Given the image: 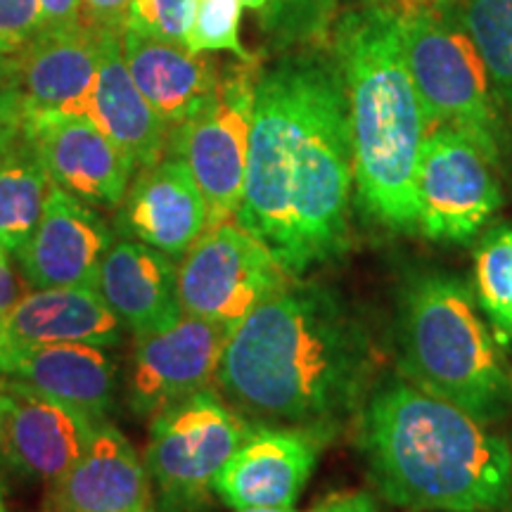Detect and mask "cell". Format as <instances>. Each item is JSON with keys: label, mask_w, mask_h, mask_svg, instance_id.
<instances>
[{"label": "cell", "mask_w": 512, "mask_h": 512, "mask_svg": "<svg viewBox=\"0 0 512 512\" xmlns=\"http://www.w3.org/2000/svg\"><path fill=\"white\" fill-rule=\"evenodd\" d=\"M242 3V8H249V10H254V12H264L266 10V5H268V0H240Z\"/></svg>", "instance_id": "obj_36"}, {"label": "cell", "mask_w": 512, "mask_h": 512, "mask_svg": "<svg viewBox=\"0 0 512 512\" xmlns=\"http://www.w3.org/2000/svg\"><path fill=\"white\" fill-rule=\"evenodd\" d=\"M0 375L27 382L93 422L107 420L117 392V361L107 347L88 342L27 351L8 363Z\"/></svg>", "instance_id": "obj_23"}, {"label": "cell", "mask_w": 512, "mask_h": 512, "mask_svg": "<svg viewBox=\"0 0 512 512\" xmlns=\"http://www.w3.org/2000/svg\"><path fill=\"white\" fill-rule=\"evenodd\" d=\"M50 178L91 207L119 209L136 169L91 117H46L24 124Z\"/></svg>", "instance_id": "obj_15"}, {"label": "cell", "mask_w": 512, "mask_h": 512, "mask_svg": "<svg viewBox=\"0 0 512 512\" xmlns=\"http://www.w3.org/2000/svg\"><path fill=\"white\" fill-rule=\"evenodd\" d=\"M22 297V283L12 266V254L0 245V316Z\"/></svg>", "instance_id": "obj_34"}, {"label": "cell", "mask_w": 512, "mask_h": 512, "mask_svg": "<svg viewBox=\"0 0 512 512\" xmlns=\"http://www.w3.org/2000/svg\"><path fill=\"white\" fill-rule=\"evenodd\" d=\"M230 325L183 313L169 328L136 337L128 370V403L155 418L174 403L214 387Z\"/></svg>", "instance_id": "obj_11"}, {"label": "cell", "mask_w": 512, "mask_h": 512, "mask_svg": "<svg viewBox=\"0 0 512 512\" xmlns=\"http://www.w3.org/2000/svg\"><path fill=\"white\" fill-rule=\"evenodd\" d=\"M496 164L456 128H430L422 140L415 195L418 233L432 242L467 245L503 207Z\"/></svg>", "instance_id": "obj_9"}, {"label": "cell", "mask_w": 512, "mask_h": 512, "mask_svg": "<svg viewBox=\"0 0 512 512\" xmlns=\"http://www.w3.org/2000/svg\"><path fill=\"white\" fill-rule=\"evenodd\" d=\"M91 119L124 152L136 174L169 155L171 128L152 110L128 72L121 50V29H105L102 36Z\"/></svg>", "instance_id": "obj_22"}, {"label": "cell", "mask_w": 512, "mask_h": 512, "mask_svg": "<svg viewBox=\"0 0 512 512\" xmlns=\"http://www.w3.org/2000/svg\"><path fill=\"white\" fill-rule=\"evenodd\" d=\"M114 233L107 221L72 192L50 185L43 216L31 238L12 254L31 290L93 287Z\"/></svg>", "instance_id": "obj_13"}, {"label": "cell", "mask_w": 512, "mask_h": 512, "mask_svg": "<svg viewBox=\"0 0 512 512\" xmlns=\"http://www.w3.org/2000/svg\"><path fill=\"white\" fill-rule=\"evenodd\" d=\"M323 439L294 427L254 425L223 465L214 491L235 510L292 508L316 467Z\"/></svg>", "instance_id": "obj_16"}, {"label": "cell", "mask_w": 512, "mask_h": 512, "mask_svg": "<svg viewBox=\"0 0 512 512\" xmlns=\"http://www.w3.org/2000/svg\"><path fill=\"white\" fill-rule=\"evenodd\" d=\"M95 292L133 339L174 325L183 316L178 261L133 238H119L102 259Z\"/></svg>", "instance_id": "obj_20"}, {"label": "cell", "mask_w": 512, "mask_h": 512, "mask_svg": "<svg viewBox=\"0 0 512 512\" xmlns=\"http://www.w3.org/2000/svg\"><path fill=\"white\" fill-rule=\"evenodd\" d=\"M24 107L12 72V57L0 55V157L22 138Z\"/></svg>", "instance_id": "obj_31"}, {"label": "cell", "mask_w": 512, "mask_h": 512, "mask_svg": "<svg viewBox=\"0 0 512 512\" xmlns=\"http://www.w3.org/2000/svg\"><path fill=\"white\" fill-rule=\"evenodd\" d=\"M46 29L38 0H0V55L22 50Z\"/></svg>", "instance_id": "obj_30"}, {"label": "cell", "mask_w": 512, "mask_h": 512, "mask_svg": "<svg viewBox=\"0 0 512 512\" xmlns=\"http://www.w3.org/2000/svg\"><path fill=\"white\" fill-rule=\"evenodd\" d=\"M394 339L399 370L413 387L486 425L512 411L508 349L484 323L463 278L439 268L408 273L396 299Z\"/></svg>", "instance_id": "obj_5"}, {"label": "cell", "mask_w": 512, "mask_h": 512, "mask_svg": "<svg viewBox=\"0 0 512 512\" xmlns=\"http://www.w3.org/2000/svg\"><path fill=\"white\" fill-rule=\"evenodd\" d=\"M361 448L380 494L411 512H503L512 448L463 408L384 380L363 411Z\"/></svg>", "instance_id": "obj_3"}, {"label": "cell", "mask_w": 512, "mask_h": 512, "mask_svg": "<svg viewBox=\"0 0 512 512\" xmlns=\"http://www.w3.org/2000/svg\"><path fill=\"white\" fill-rule=\"evenodd\" d=\"M290 278L271 249L235 219L204 230L178 261L183 313L230 328Z\"/></svg>", "instance_id": "obj_10"}, {"label": "cell", "mask_w": 512, "mask_h": 512, "mask_svg": "<svg viewBox=\"0 0 512 512\" xmlns=\"http://www.w3.org/2000/svg\"><path fill=\"white\" fill-rule=\"evenodd\" d=\"M53 178L24 136L0 157V245L15 254L31 238L46 207Z\"/></svg>", "instance_id": "obj_24"}, {"label": "cell", "mask_w": 512, "mask_h": 512, "mask_svg": "<svg viewBox=\"0 0 512 512\" xmlns=\"http://www.w3.org/2000/svg\"><path fill=\"white\" fill-rule=\"evenodd\" d=\"M0 512H8V508H5V496H3V486H0Z\"/></svg>", "instance_id": "obj_39"}, {"label": "cell", "mask_w": 512, "mask_h": 512, "mask_svg": "<svg viewBox=\"0 0 512 512\" xmlns=\"http://www.w3.org/2000/svg\"><path fill=\"white\" fill-rule=\"evenodd\" d=\"M98 422L50 399L27 382L5 377L0 458L22 475L53 484L81 458Z\"/></svg>", "instance_id": "obj_14"}, {"label": "cell", "mask_w": 512, "mask_h": 512, "mask_svg": "<svg viewBox=\"0 0 512 512\" xmlns=\"http://www.w3.org/2000/svg\"><path fill=\"white\" fill-rule=\"evenodd\" d=\"M373 373V344L347 302L290 278L233 325L214 387L249 422L328 441L351 418Z\"/></svg>", "instance_id": "obj_2"}, {"label": "cell", "mask_w": 512, "mask_h": 512, "mask_svg": "<svg viewBox=\"0 0 512 512\" xmlns=\"http://www.w3.org/2000/svg\"><path fill=\"white\" fill-rule=\"evenodd\" d=\"M427 3H432V5H441V3H446V0H427Z\"/></svg>", "instance_id": "obj_41"}, {"label": "cell", "mask_w": 512, "mask_h": 512, "mask_svg": "<svg viewBox=\"0 0 512 512\" xmlns=\"http://www.w3.org/2000/svg\"><path fill=\"white\" fill-rule=\"evenodd\" d=\"M311 512H377L375 498L366 491H354V494H339L320 503Z\"/></svg>", "instance_id": "obj_35"}, {"label": "cell", "mask_w": 512, "mask_h": 512, "mask_svg": "<svg viewBox=\"0 0 512 512\" xmlns=\"http://www.w3.org/2000/svg\"><path fill=\"white\" fill-rule=\"evenodd\" d=\"M133 0H81V19L98 29H124Z\"/></svg>", "instance_id": "obj_32"}, {"label": "cell", "mask_w": 512, "mask_h": 512, "mask_svg": "<svg viewBox=\"0 0 512 512\" xmlns=\"http://www.w3.org/2000/svg\"><path fill=\"white\" fill-rule=\"evenodd\" d=\"M403 55L418 88L427 131L456 128L496 166L508 133L484 60L451 10L411 0L399 10Z\"/></svg>", "instance_id": "obj_6"}, {"label": "cell", "mask_w": 512, "mask_h": 512, "mask_svg": "<svg viewBox=\"0 0 512 512\" xmlns=\"http://www.w3.org/2000/svg\"><path fill=\"white\" fill-rule=\"evenodd\" d=\"M337 15V0H268L261 27L275 48L311 46L328 34Z\"/></svg>", "instance_id": "obj_27"}, {"label": "cell", "mask_w": 512, "mask_h": 512, "mask_svg": "<svg viewBox=\"0 0 512 512\" xmlns=\"http://www.w3.org/2000/svg\"><path fill=\"white\" fill-rule=\"evenodd\" d=\"M121 323L93 287H46L22 294L0 316V373L27 351L67 342L114 347Z\"/></svg>", "instance_id": "obj_18"}, {"label": "cell", "mask_w": 512, "mask_h": 512, "mask_svg": "<svg viewBox=\"0 0 512 512\" xmlns=\"http://www.w3.org/2000/svg\"><path fill=\"white\" fill-rule=\"evenodd\" d=\"M254 425L214 387L174 403L152 418L143 463L166 510L192 512L214 491V479Z\"/></svg>", "instance_id": "obj_7"}, {"label": "cell", "mask_w": 512, "mask_h": 512, "mask_svg": "<svg viewBox=\"0 0 512 512\" xmlns=\"http://www.w3.org/2000/svg\"><path fill=\"white\" fill-rule=\"evenodd\" d=\"M354 145L335 53L287 50L259 69L245 192L235 221L292 278L342 259L351 238Z\"/></svg>", "instance_id": "obj_1"}, {"label": "cell", "mask_w": 512, "mask_h": 512, "mask_svg": "<svg viewBox=\"0 0 512 512\" xmlns=\"http://www.w3.org/2000/svg\"><path fill=\"white\" fill-rule=\"evenodd\" d=\"M131 512H155V508H152V505H147V508H140V510H131Z\"/></svg>", "instance_id": "obj_40"}, {"label": "cell", "mask_w": 512, "mask_h": 512, "mask_svg": "<svg viewBox=\"0 0 512 512\" xmlns=\"http://www.w3.org/2000/svg\"><path fill=\"white\" fill-rule=\"evenodd\" d=\"M121 50L138 91L171 131L202 112L221 86L223 76L209 53L128 27L121 29Z\"/></svg>", "instance_id": "obj_21"}, {"label": "cell", "mask_w": 512, "mask_h": 512, "mask_svg": "<svg viewBox=\"0 0 512 512\" xmlns=\"http://www.w3.org/2000/svg\"><path fill=\"white\" fill-rule=\"evenodd\" d=\"M240 19V0H197L185 46L192 53H233L240 62H252V53L240 41Z\"/></svg>", "instance_id": "obj_28"}, {"label": "cell", "mask_w": 512, "mask_h": 512, "mask_svg": "<svg viewBox=\"0 0 512 512\" xmlns=\"http://www.w3.org/2000/svg\"><path fill=\"white\" fill-rule=\"evenodd\" d=\"M238 512H294L292 508H245Z\"/></svg>", "instance_id": "obj_37"}, {"label": "cell", "mask_w": 512, "mask_h": 512, "mask_svg": "<svg viewBox=\"0 0 512 512\" xmlns=\"http://www.w3.org/2000/svg\"><path fill=\"white\" fill-rule=\"evenodd\" d=\"M105 29L81 22L43 29L17 53L12 72L24 107V124L46 117H91Z\"/></svg>", "instance_id": "obj_12"}, {"label": "cell", "mask_w": 512, "mask_h": 512, "mask_svg": "<svg viewBox=\"0 0 512 512\" xmlns=\"http://www.w3.org/2000/svg\"><path fill=\"white\" fill-rule=\"evenodd\" d=\"M335 55L347 86L358 207L389 233L418 235L415 171L427 117L403 55L399 10L368 3L344 15Z\"/></svg>", "instance_id": "obj_4"}, {"label": "cell", "mask_w": 512, "mask_h": 512, "mask_svg": "<svg viewBox=\"0 0 512 512\" xmlns=\"http://www.w3.org/2000/svg\"><path fill=\"white\" fill-rule=\"evenodd\" d=\"M152 505L147 467L124 432L102 420L81 458L48 484L43 512H131Z\"/></svg>", "instance_id": "obj_19"}, {"label": "cell", "mask_w": 512, "mask_h": 512, "mask_svg": "<svg viewBox=\"0 0 512 512\" xmlns=\"http://www.w3.org/2000/svg\"><path fill=\"white\" fill-rule=\"evenodd\" d=\"M475 297L501 347H512V226L491 228L475 249Z\"/></svg>", "instance_id": "obj_26"}, {"label": "cell", "mask_w": 512, "mask_h": 512, "mask_svg": "<svg viewBox=\"0 0 512 512\" xmlns=\"http://www.w3.org/2000/svg\"><path fill=\"white\" fill-rule=\"evenodd\" d=\"M195 3L197 0H133L124 27L185 46Z\"/></svg>", "instance_id": "obj_29"}, {"label": "cell", "mask_w": 512, "mask_h": 512, "mask_svg": "<svg viewBox=\"0 0 512 512\" xmlns=\"http://www.w3.org/2000/svg\"><path fill=\"white\" fill-rule=\"evenodd\" d=\"M484 60L496 100L512 117V0H446Z\"/></svg>", "instance_id": "obj_25"}, {"label": "cell", "mask_w": 512, "mask_h": 512, "mask_svg": "<svg viewBox=\"0 0 512 512\" xmlns=\"http://www.w3.org/2000/svg\"><path fill=\"white\" fill-rule=\"evenodd\" d=\"M117 230L181 261L207 230V204L188 164L166 155L133 176L117 209Z\"/></svg>", "instance_id": "obj_17"}, {"label": "cell", "mask_w": 512, "mask_h": 512, "mask_svg": "<svg viewBox=\"0 0 512 512\" xmlns=\"http://www.w3.org/2000/svg\"><path fill=\"white\" fill-rule=\"evenodd\" d=\"M259 67L242 62L223 76L214 100L171 131L169 152L188 164L204 204L207 228L233 221L245 192L249 133Z\"/></svg>", "instance_id": "obj_8"}, {"label": "cell", "mask_w": 512, "mask_h": 512, "mask_svg": "<svg viewBox=\"0 0 512 512\" xmlns=\"http://www.w3.org/2000/svg\"><path fill=\"white\" fill-rule=\"evenodd\" d=\"M3 396H5V375L0 377V413H3Z\"/></svg>", "instance_id": "obj_38"}, {"label": "cell", "mask_w": 512, "mask_h": 512, "mask_svg": "<svg viewBox=\"0 0 512 512\" xmlns=\"http://www.w3.org/2000/svg\"><path fill=\"white\" fill-rule=\"evenodd\" d=\"M43 8L46 29L72 27L81 22V0H38Z\"/></svg>", "instance_id": "obj_33"}]
</instances>
